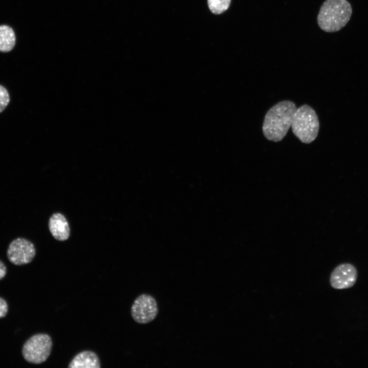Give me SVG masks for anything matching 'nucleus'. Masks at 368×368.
Listing matches in <instances>:
<instances>
[{"label":"nucleus","mask_w":368,"mask_h":368,"mask_svg":"<svg viewBox=\"0 0 368 368\" xmlns=\"http://www.w3.org/2000/svg\"><path fill=\"white\" fill-rule=\"evenodd\" d=\"M295 104L289 100L280 101L266 112L262 125L265 137L270 141H281L290 128L293 116L297 109Z\"/></svg>","instance_id":"1"},{"label":"nucleus","mask_w":368,"mask_h":368,"mask_svg":"<svg viewBox=\"0 0 368 368\" xmlns=\"http://www.w3.org/2000/svg\"><path fill=\"white\" fill-rule=\"evenodd\" d=\"M352 14V8L347 0H326L320 8L317 24L326 32H336L348 24Z\"/></svg>","instance_id":"2"},{"label":"nucleus","mask_w":368,"mask_h":368,"mask_svg":"<svg viewBox=\"0 0 368 368\" xmlns=\"http://www.w3.org/2000/svg\"><path fill=\"white\" fill-rule=\"evenodd\" d=\"M291 127L294 135L302 143L313 142L319 129L318 118L313 108L307 104L297 108L293 116Z\"/></svg>","instance_id":"3"},{"label":"nucleus","mask_w":368,"mask_h":368,"mask_svg":"<svg viewBox=\"0 0 368 368\" xmlns=\"http://www.w3.org/2000/svg\"><path fill=\"white\" fill-rule=\"evenodd\" d=\"M52 347V339L49 334H37L31 336L24 343L22 355L27 362L39 364L47 360Z\"/></svg>","instance_id":"4"},{"label":"nucleus","mask_w":368,"mask_h":368,"mask_svg":"<svg viewBox=\"0 0 368 368\" xmlns=\"http://www.w3.org/2000/svg\"><path fill=\"white\" fill-rule=\"evenodd\" d=\"M130 312L132 318L136 323L140 324L149 323L153 321L158 314L157 302L150 294H141L134 300Z\"/></svg>","instance_id":"5"},{"label":"nucleus","mask_w":368,"mask_h":368,"mask_svg":"<svg viewBox=\"0 0 368 368\" xmlns=\"http://www.w3.org/2000/svg\"><path fill=\"white\" fill-rule=\"evenodd\" d=\"M35 255L36 249L33 243L23 238H18L12 241L7 250L9 261L18 266L30 263Z\"/></svg>","instance_id":"6"},{"label":"nucleus","mask_w":368,"mask_h":368,"mask_svg":"<svg viewBox=\"0 0 368 368\" xmlns=\"http://www.w3.org/2000/svg\"><path fill=\"white\" fill-rule=\"evenodd\" d=\"M357 278L356 268L349 263L338 265L332 271L330 277V283L336 289H343L352 287Z\"/></svg>","instance_id":"7"},{"label":"nucleus","mask_w":368,"mask_h":368,"mask_svg":"<svg viewBox=\"0 0 368 368\" xmlns=\"http://www.w3.org/2000/svg\"><path fill=\"white\" fill-rule=\"evenodd\" d=\"M49 230L53 237L57 240L64 241L70 235V228L65 216L60 213L53 214L49 221Z\"/></svg>","instance_id":"8"},{"label":"nucleus","mask_w":368,"mask_h":368,"mask_svg":"<svg viewBox=\"0 0 368 368\" xmlns=\"http://www.w3.org/2000/svg\"><path fill=\"white\" fill-rule=\"evenodd\" d=\"M68 368H100L101 363L97 354L85 350L76 355L70 362Z\"/></svg>","instance_id":"9"},{"label":"nucleus","mask_w":368,"mask_h":368,"mask_svg":"<svg viewBox=\"0 0 368 368\" xmlns=\"http://www.w3.org/2000/svg\"><path fill=\"white\" fill-rule=\"evenodd\" d=\"M15 35L12 29L7 25L0 26V52L11 51L15 44Z\"/></svg>","instance_id":"10"},{"label":"nucleus","mask_w":368,"mask_h":368,"mask_svg":"<svg viewBox=\"0 0 368 368\" xmlns=\"http://www.w3.org/2000/svg\"><path fill=\"white\" fill-rule=\"evenodd\" d=\"M231 0H208L210 11L215 14H220L229 7Z\"/></svg>","instance_id":"11"},{"label":"nucleus","mask_w":368,"mask_h":368,"mask_svg":"<svg viewBox=\"0 0 368 368\" xmlns=\"http://www.w3.org/2000/svg\"><path fill=\"white\" fill-rule=\"evenodd\" d=\"M10 100V96L7 89L0 85V113L6 108Z\"/></svg>","instance_id":"12"},{"label":"nucleus","mask_w":368,"mask_h":368,"mask_svg":"<svg viewBox=\"0 0 368 368\" xmlns=\"http://www.w3.org/2000/svg\"><path fill=\"white\" fill-rule=\"evenodd\" d=\"M8 311V306L7 302L3 298L0 297V318L5 317Z\"/></svg>","instance_id":"13"},{"label":"nucleus","mask_w":368,"mask_h":368,"mask_svg":"<svg viewBox=\"0 0 368 368\" xmlns=\"http://www.w3.org/2000/svg\"><path fill=\"white\" fill-rule=\"evenodd\" d=\"M7 273V268L5 265L0 261V280L3 279Z\"/></svg>","instance_id":"14"}]
</instances>
